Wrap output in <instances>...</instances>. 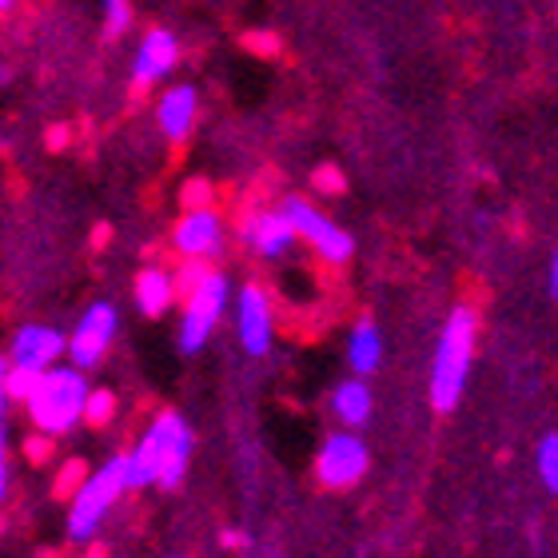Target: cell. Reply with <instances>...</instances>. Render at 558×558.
Returning <instances> with one entry per match:
<instances>
[{"label": "cell", "instance_id": "obj_31", "mask_svg": "<svg viewBox=\"0 0 558 558\" xmlns=\"http://www.w3.org/2000/svg\"><path fill=\"white\" fill-rule=\"evenodd\" d=\"M108 240H112V228H108V223H96V228H93V247H96V252H100Z\"/></svg>", "mask_w": 558, "mask_h": 558}, {"label": "cell", "instance_id": "obj_5", "mask_svg": "<svg viewBox=\"0 0 558 558\" xmlns=\"http://www.w3.org/2000/svg\"><path fill=\"white\" fill-rule=\"evenodd\" d=\"M279 208H283V216H288L291 228H295V240L312 247L324 264H331V268L351 264V256H355V235H351L343 223L331 220L319 204H312V199H303V196H283Z\"/></svg>", "mask_w": 558, "mask_h": 558}, {"label": "cell", "instance_id": "obj_18", "mask_svg": "<svg viewBox=\"0 0 558 558\" xmlns=\"http://www.w3.org/2000/svg\"><path fill=\"white\" fill-rule=\"evenodd\" d=\"M4 375H9V360H0V502L9 499V387H4Z\"/></svg>", "mask_w": 558, "mask_h": 558}, {"label": "cell", "instance_id": "obj_8", "mask_svg": "<svg viewBox=\"0 0 558 558\" xmlns=\"http://www.w3.org/2000/svg\"><path fill=\"white\" fill-rule=\"evenodd\" d=\"M367 466H372V451L351 427L331 430L315 454V478L331 490H351L367 475Z\"/></svg>", "mask_w": 558, "mask_h": 558}, {"label": "cell", "instance_id": "obj_19", "mask_svg": "<svg viewBox=\"0 0 558 558\" xmlns=\"http://www.w3.org/2000/svg\"><path fill=\"white\" fill-rule=\"evenodd\" d=\"M117 391H108V387H93L88 391V403H84V423L93 430H105L112 418H117Z\"/></svg>", "mask_w": 558, "mask_h": 558}, {"label": "cell", "instance_id": "obj_27", "mask_svg": "<svg viewBox=\"0 0 558 558\" xmlns=\"http://www.w3.org/2000/svg\"><path fill=\"white\" fill-rule=\"evenodd\" d=\"M36 379H40V372H28V367H12V363H9L4 387H9V399H12V403H24V399H28V391L36 387Z\"/></svg>", "mask_w": 558, "mask_h": 558}, {"label": "cell", "instance_id": "obj_32", "mask_svg": "<svg viewBox=\"0 0 558 558\" xmlns=\"http://www.w3.org/2000/svg\"><path fill=\"white\" fill-rule=\"evenodd\" d=\"M220 543H223V547H228V550H240V547H244V543H247V538L240 535V531H223Z\"/></svg>", "mask_w": 558, "mask_h": 558}, {"label": "cell", "instance_id": "obj_9", "mask_svg": "<svg viewBox=\"0 0 558 558\" xmlns=\"http://www.w3.org/2000/svg\"><path fill=\"white\" fill-rule=\"evenodd\" d=\"M117 331H120V312L108 300H96L93 307L81 315V324L72 327L69 351H64V355H69L81 372H93L96 363L112 351V343H117Z\"/></svg>", "mask_w": 558, "mask_h": 558}, {"label": "cell", "instance_id": "obj_16", "mask_svg": "<svg viewBox=\"0 0 558 558\" xmlns=\"http://www.w3.org/2000/svg\"><path fill=\"white\" fill-rule=\"evenodd\" d=\"M343 355H348V367L351 375H375L379 367H384V331H379V324L375 319H355L348 331V343H343Z\"/></svg>", "mask_w": 558, "mask_h": 558}, {"label": "cell", "instance_id": "obj_12", "mask_svg": "<svg viewBox=\"0 0 558 558\" xmlns=\"http://www.w3.org/2000/svg\"><path fill=\"white\" fill-rule=\"evenodd\" d=\"M240 244L252 247L259 259H283L300 240H295V228L283 216V208H252L240 220Z\"/></svg>", "mask_w": 558, "mask_h": 558}, {"label": "cell", "instance_id": "obj_17", "mask_svg": "<svg viewBox=\"0 0 558 558\" xmlns=\"http://www.w3.org/2000/svg\"><path fill=\"white\" fill-rule=\"evenodd\" d=\"M372 411H375V396H372V387H367L363 375L343 379V384L331 391V415H336L343 427L360 430L363 423L372 418Z\"/></svg>", "mask_w": 558, "mask_h": 558}, {"label": "cell", "instance_id": "obj_25", "mask_svg": "<svg viewBox=\"0 0 558 558\" xmlns=\"http://www.w3.org/2000/svg\"><path fill=\"white\" fill-rule=\"evenodd\" d=\"M132 0H105V40H120L132 28Z\"/></svg>", "mask_w": 558, "mask_h": 558}, {"label": "cell", "instance_id": "obj_7", "mask_svg": "<svg viewBox=\"0 0 558 558\" xmlns=\"http://www.w3.org/2000/svg\"><path fill=\"white\" fill-rule=\"evenodd\" d=\"M232 319H235V339L252 360H264L276 343V300L264 283H244L232 291Z\"/></svg>", "mask_w": 558, "mask_h": 558}, {"label": "cell", "instance_id": "obj_34", "mask_svg": "<svg viewBox=\"0 0 558 558\" xmlns=\"http://www.w3.org/2000/svg\"><path fill=\"white\" fill-rule=\"evenodd\" d=\"M12 4H16V0H0V12H9Z\"/></svg>", "mask_w": 558, "mask_h": 558}, {"label": "cell", "instance_id": "obj_15", "mask_svg": "<svg viewBox=\"0 0 558 558\" xmlns=\"http://www.w3.org/2000/svg\"><path fill=\"white\" fill-rule=\"evenodd\" d=\"M132 300H136V307H140V315H144V319H160V315H168L175 303H180L172 271L160 268V264L140 268L136 283H132Z\"/></svg>", "mask_w": 558, "mask_h": 558}, {"label": "cell", "instance_id": "obj_21", "mask_svg": "<svg viewBox=\"0 0 558 558\" xmlns=\"http://www.w3.org/2000/svg\"><path fill=\"white\" fill-rule=\"evenodd\" d=\"M240 48H244L247 57H259V60H276L283 52V40H279L276 28H247L240 36Z\"/></svg>", "mask_w": 558, "mask_h": 558}, {"label": "cell", "instance_id": "obj_20", "mask_svg": "<svg viewBox=\"0 0 558 558\" xmlns=\"http://www.w3.org/2000/svg\"><path fill=\"white\" fill-rule=\"evenodd\" d=\"M535 471H538V478H543V487H547L550 495H558V430H550V435L538 439Z\"/></svg>", "mask_w": 558, "mask_h": 558}, {"label": "cell", "instance_id": "obj_6", "mask_svg": "<svg viewBox=\"0 0 558 558\" xmlns=\"http://www.w3.org/2000/svg\"><path fill=\"white\" fill-rule=\"evenodd\" d=\"M140 439H144V447L151 451V463H156V487L160 490L180 487L187 475V463H192V447H196L187 418L180 411H160Z\"/></svg>", "mask_w": 558, "mask_h": 558}, {"label": "cell", "instance_id": "obj_30", "mask_svg": "<svg viewBox=\"0 0 558 558\" xmlns=\"http://www.w3.org/2000/svg\"><path fill=\"white\" fill-rule=\"evenodd\" d=\"M547 288H550V295L558 300V247L550 252V268H547Z\"/></svg>", "mask_w": 558, "mask_h": 558}, {"label": "cell", "instance_id": "obj_24", "mask_svg": "<svg viewBox=\"0 0 558 558\" xmlns=\"http://www.w3.org/2000/svg\"><path fill=\"white\" fill-rule=\"evenodd\" d=\"M84 478H88V463L84 459H69V463L57 471V483H52V495H57L60 502H69L72 495H76V487H81Z\"/></svg>", "mask_w": 558, "mask_h": 558}, {"label": "cell", "instance_id": "obj_3", "mask_svg": "<svg viewBox=\"0 0 558 558\" xmlns=\"http://www.w3.org/2000/svg\"><path fill=\"white\" fill-rule=\"evenodd\" d=\"M124 495H129V483H124V454H112L108 463L88 471V478H84L81 487H76V495L69 499V523H64V531H69L72 543L88 547V543L100 535L105 519L112 514V507H117Z\"/></svg>", "mask_w": 558, "mask_h": 558}, {"label": "cell", "instance_id": "obj_22", "mask_svg": "<svg viewBox=\"0 0 558 558\" xmlns=\"http://www.w3.org/2000/svg\"><path fill=\"white\" fill-rule=\"evenodd\" d=\"M312 192L324 199H336L348 192V175H343V168L339 163H319V168H312Z\"/></svg>", "mask_w": 558, "mask_h": 558}, {"label": "cell", "instance_id": "obj_26", "mask_svg": "<svg viewBox=\"0 0 558 558\" xmlns=\"http://www.w3.org/2000/svg\"><path fill=\"white\" fill-rule=\"evenodd\" d=\"M208 271H211L208 259H184V264H180V268L172 271V279H175V295L184 300L187 291L196 288V283H199L204 276H208Z\"/></svg>", "mask_w": 558, "mask_h": 558}, {"label": "cell", "instance_id": "obj_23", "mask_svg": "<svg viewBox=\"0 0 558 558\" xmlns=\"http://www.w3.org/2000/svg\"><path fill=\"white\" fill-rule=\"evenodd\" d=\"M216 204V184L208 175H187L180 184V208H211Z\"/></svg>", "mask_w": 558, "mask_h": 558}, {"label": "cell", "instance_id": "obj_29", "mask_svg": "<svg viewBox=\"0 0 558 558\" xmlns=\"http://www.w3.org/2000/svg\"><path fill=\"white\" fill-rule=\"evenodd\" d=\"M72 144V129L69 124H52V129L45 132V148L48 151H64Z\"/></svg>", "mask_w": 558, "mask_h": 558}, {"label": "cell", "instance_id": "obj_13", "mask_svg": "<svg viewBox=\"0 0 558 558\" xmlns=\"http://www.w3.org/2000/svg\"><path fill=\"white\" fill-rule=\"evenodd\" d=\"M64 351H69V336H60L57 327L28 324L12 339L9 363L12 367H28V372H48V367H57L64 360Z\"/></svg>", "mask_w": 558, "mask_h": 558}, {"label": "cell", "instance_id": "obj_10", "mask_svg": "<svg viewBox=\"0 0 558 558\" xmlns=\"http://www.w3.org/2000/svg\"><path fill=\"white\" fill-rule=\"evenodd\" d=\"M228 244V223L211 208H184V216L172 228V247L180 259H220Z\"/></svg>", "mask_w": 558, "mask_h": 558}, {"label": "cell", "instance_id": "obj_1", "mask_svg": "<svg viewBox=\"0 0 558 558\" xmlns=\"http://www.w3.org/2000/svg\"><path fill=\"white\" fill-rule=\"evenodd\" d=\"M478 343V312L471 303H454L435 339V355H430V379L427 399L435 415H451L463 403L466 379H471V363H475Z\"/></svg>", "mask_w": 558, "mask_h": 558}, {"label": "cell", "instance_id": "obj_14", "mask_svg": "<svg viewBox=\"0 0 558 558\" xmlns=\"http://www.w3.org/2000/svg\"><path fill=\"white\" fill-rule=\"evenodd\" d=\"M196 120H199L196 84H172V88H163L160 100H156V124H160L168 144H184L196 132Z\"/></svg>", "mask_w": 558, "mask_h": 558}, {"label": "cell", "instance_id": "obj_11", "mask_svg": "<svg viewBox=\"0 0 558 558\" xmlns=\"http://www.w3.org/2000/svg\"><path fill=\"white\" fill-rule=\"evenodd\" d=\"M180 57H184V48H180V36L172 28H148L136 48V57H132V96H148L156 84L168 81V72H175Z\"/></svg>", "mask_w": 558, "mask_h": 558}, {"label": "cell", "instance_id": "obj_4", "mask_svg": "<svg viewBox=\"0 0 558 558\" xmlns=\"http://www.w3.org/2000/svg\"><path fill=\"white\" fill-rule=\"evenodd\" d=\"M180 307H184V312H180L175 343H180L184 355H199V351L208 348V339L216 336V327H220V319L228 315V307H232V279L211 268L208 276L199 279L196 288L180 300Z\"/></svg>", "mask_w": 558, "mask_h": 558}, {"label": "cell", "instance_id": "obj_28", "mask_svg": "<svg viewBox=\"0 0 558 558\" xmlns=\"http://www.w3.org/2000/svg\"><path fill=\"white\" fill-rule=\"evenodd\" d=\"M52 451H57V439L45 435V430H36V435L24 439V459H28L33 466H45L48 459H52Z\"/></svg>", "mask_w": 558, "mask_h": 558}, {"label": "cell", "instance_id": "obj_33", "mask_svg": "<svg viewBox=\"0 0 558 558\" xmlns=\"http://www.w3.org/2000/svg\"><path fill=\"white\" fill-rule=\"evenodd\" d=\"M84 558H108V555H105V547H96V543H88V555H84Z\"/></svg>", "mask_w": 558, "mask_h": 558}, {"label": "cell", "instance_id": "obj_2", "mask_svg": "<svg viewBox=\"0 0 558 558\" xmlns=\"http://www.w3.org/2000/svg\"><path fill=\"white\" fill-rule=\"evenodd\" d=\"M88 372H81L76 363H57L40 372L36 387L24 399V411L33 418L36 430H45L52 439L72 435L84 423V403H88Z\"/></svg>", "mask_w": 558, "mask_h": 558}]
</instances>
